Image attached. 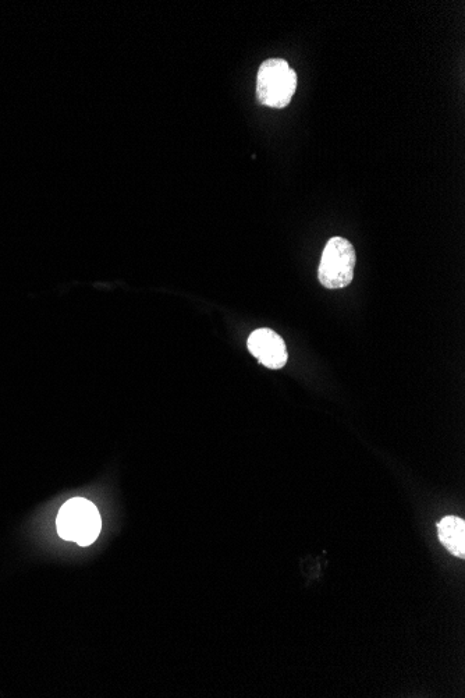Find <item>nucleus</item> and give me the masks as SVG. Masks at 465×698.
<instances>
[{
    "mask_svg": "<svg viewBox=\"0 0 465 698\" xmlns=\"http://www.w3.org/2000/svg\"><path fill=\"white\" fill-rule=\"evenodd\" d=\"M356 250L353 244L343 237H332L323 248L319 264V282L326 289L347 288L354 278Z\"/></svg>",
    "mask_w": 465,
    "mask_h": 698,
    "instance_id": "7ed1b4c3",
    "label": "nucleus"
},
{
    "mask_svg": "<svg viewBox=\"0 0 465 698\" xmlns=\"http://www.w3.org/2000/svg\"><path fill=\"white\" fill-rule=\"evenodd\" d=\"M247 346L252 356L271 370H280L289 360L285 340L272 329L261 328L252 332Z\"/></svg>",
    "mask_w": 465,
    "mask_h": 698,
    "instance_id": "20e7f679",
    "label": "nucleus"
},
{
    "mask_svg": "<svg viewBox=\"0 0 465 698\" xmlns=\"http://www.w3.org/2000/svg\"><path fill=\"white\" fill-rule=\"evenodd\" d=\"M101 515L97 506L84 498L67 501L56 517V529L63 540L88 547L101 533Z\"/></svg>",
    "mask_w": 465,
    "mask_h": 698,
    "instance_id": "f257e3e1",
    "label": "nucleus"
},
{
    "mask_svg": "<svg viewBox=\"0 0 465 698\" xmlns=\"http://www.w3.org/2000/svg\"><path fill=\"white\" fill-rule=\"evenodd\" d=\"M439 540L453 555L465 556V522L460 517L449 516L438 524Z\"/></svg>",
    "mask_w": 465,
    "mask_h": 698,
    "instance_id": "39448f33",
    "label": "nucleus"
},
{
    "mask_svg": "<svg viewBox=\"0 0 465 698\" xmlns=\"http://www.w3.org/2000/svg\"><path fill=\"white\" fill-rule=\"evenodd\" d=\"M297 90V74L285 59H268L257 76V97L268 108L282 109L290 105Z\"/></svg>",
    "mask_w": 465,
    "mask_h": 698,
    "instance_id": "f03ea898",
    "label": "nucleus"
}]
</instances>
